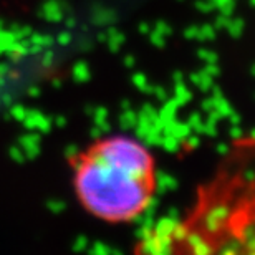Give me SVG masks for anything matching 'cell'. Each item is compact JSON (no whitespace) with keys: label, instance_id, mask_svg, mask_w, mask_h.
Here are the masks:
<instances>
[{"label":"cell","instance_id":"obj_1","mask_svg":"<svg viewBox=\"0 0 255 255\" xmlns=\"http://www.w3.org/2000/svg\"><path fill=\"white\" fill-rule=\"evenodd\" d=\"M71 184L80 206L106 224H129L151 207L157 162L144 142L129 134L91 141L71 156Z\"/></svg>","mask_w":255,"mask_h":255},{"label":"cell","instance_id":"obj_2","mask_svg":"<svg viewBox=\"0 0 255 255\" xmlns=\"http://www.w3.org/2000/svg\"><path fill=\"white\" fill-rule=\"evenodd\" d=\"M151 244H182L184 251H221L224 242L255 244V174L231 171L199 191L196 206L182 222L157 229Z\"/></svg>","mask_w":255,"mask_h":255}]
</instances>
